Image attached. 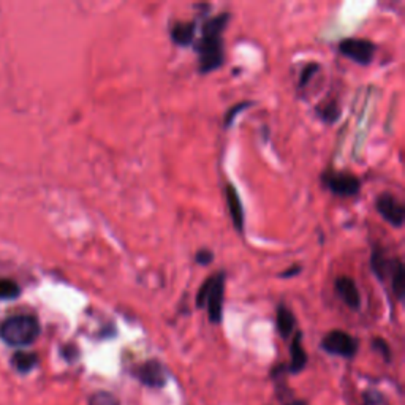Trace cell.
<instances>
[{"label":"cell","mask_w":405,"mask_h":405,"mask_svg":"<svg viewBox=\"0 0 405 405\" xmlns=\"http://www.w3.org/2000/svg\"><path fill=\"white\" fill-rule=\"evenodd\" d=\"M89 405H121V401L110 391H98L89 397Z\"/></svg>","instance_id":"obj_19"},{"label":"cell","mask_w":405,"mask_h":405,"mask_svg":"<svg viewBox=\"0 0 405 405\" xmlns=\"http://www.w3.org/2000/svg\"><path fill=\"white\" fill-rule=\"evenodd\" d=\"M230 14L223 11L219 16L207 19L202 24V35L200 41L195 45V51L198 53V70L201 75H207L211 71L220 68L225 54H223V40L222 34L225 31Z\"/></svg>","instance_id":"obj_1"},{"label":"cell","mask_w":405,"mask_h":405,"mask_svg":"<svg viewBox=\"0 0 405 405\" xmlns=\"http://www.w3.org/2000/svg\"><path fill=\"white\" fill-rule=\"evenodd\" d=\"M307 353L304 350L302 347V332L296 331L294 336L292 339V345H290V364L287 366V372L288 374H299L302 372L304 369L307 366Z\"/></svg>","instance_id":"obj_9"},{"label":"cell","mask_w":405,"mask_h":405,"mask_svg":"<svg viewBox=\"0 0 405 405\" xmlns=\"http://www.w3.org/2000/svg\"><path fill=\"white\" fill-rule=\"evenodd\" d=\"M225 198H227V207L231 217V222H233L235 228L242 233L244 231V209L242 202L240 198V193H237L236 187L227 184L225 185Z\"/></svg>","instance_id":"obj_10"},{"label":"cell","mask_w":405,"mask_h":405,"mask_svg":"<svg viewBox=\"0 0 405 405\" xmlns=\"http://www.w3.org/2000/svg\"><path fill=\"white\" fill-rule=\"evenodd\" d=\"M249 106H252V101H242V103H237V105H235L233 108H231V110H228V113L225 116V127H228L231 122L235 121L237 113L244 111L245 108H249Z\"/></svg>","instance_id":"obj_21"},{"label":"cell","mask_w":405,"mask_h":405,"mask_svg":"<svg viewBox=\"0 0 405 405\" xmlns=\"http://www.w3.org/2000/svg\"><path fill=\"white\" fill-rule=\"evenodd\" d=\"M315 71H318V63H309V65H306V67H304L302 75H301V81H299L301 88L310 81V78H312Z\"/></svg>","instance_id":"obj_23"},{"label":"cell","mask_w":405,"mask_h":405,"mask_svg":"<svg viewBox=\"0 0 405 405\" xmlns=\"http://www.w3.org/2000/svg\"><path fill=\"white\" fill-rule=\"evenodd\" d=\"M223 298H225V274L217 272L200 287L197 307H207L209 322L220 323L223 317Z\"/></svg>","instance_id":"obj_3"},{"label":"cell","mask_w":405,"mask_h":405,"mask_svg":"<svg viewBox=\"0 0 405 405\" xmlns=\"http://www.w3.org/2000/svg\"><path fill=\"white\" fill-rule=\"evenodd\" d=\"M322 349L329 354H334V357L352 359L354 354L358 353V341L353 336H350L349 332L342 329H334L329 331L328 334L323 337Z\"/></svg>","instance_id":"obj_4"},{"label":"cell","mask_w":405,"mask_h":405,"mask_svg":"<svg viewBox=\"0 0 405 405\" xmlns=\"http://www.w3.org/2000/svg\"><path fill=\"white\" fill-rule=\"evenodd\" d=\"M285 405H309V404L304 399H292V401H288Z\"/></svg>","instance_id":"obj_26"},{"label":"cell","mask_w":405,"mask_h":405,"mask_svg":"<svg viewBox=\"0 0 405 405\" xmlns=\"http://www.w3.org/2000/svg\"><path fill=\"white\" fill-rule=\"evenodd\" d=\"M336 292L352 310H358L361 307V294L358 292L357 284H354V280L352 277H347V276L339 277L336 280Z\"/></svg>","instance_id":"obj_11"},{"label":"cell","mask_w":405,"mask_h":405,"mask_svg":"<svg viewBox=\"0 0 405 405\" xmlns=\"http://www.w3.org/2000/svg\"><path fill=\"white\" fill-rule=\"evenodd\" d=\"M195 32H197V24L192 21H185V23L179 21L171 27V40L179 46H190L195 39Z\"/></svg>","instance_id":"obj_12"},{"label":"cell","mask_w":405,"mask_h":405,"mask_svg":"<svg viewBox=\"0 0 405 405\" xmlns=\"http://www.w3.org/2000/svg\"><path fill=\"white\" fill-rule=\"evenodd\" d=\"M381 402V394L375 389H369L364 393V405H379Z\"/></svg>","instance_id":"obj_24"},{"label":"cell","mask_w":405,"mask_h":405,"mask_svg":"<svg viewBox=\"0 0 405 405\" xmlns=\"http://www.w3.org/2000/svg\"><path fill=\"white\" fill-rule=\"evenodd\" d=\"M276 324L277 331L282 339H288L293 332L296 327V318L290 309H287L285 306L277 307V315H276Z\"/></svg>","instance_id":"obj_13"},{"label":"cell","mask_w":405,"mask_h":405,"mask_svg":"<svg viewBox=\"0 0 405 405\" xmlns=\"http://www.w3.org/2000/svg\"><path fill=\"white\" fill-rule=\"evenodd\" d=\"M375 207H377L379 214L393 227L401 228L404 225L405 219V209L402 202L397 200L391 193H381L380 197L375 200Z\"/></svg>","instance_id":"obj_8"},{"label":"cell","mask_w":405,"mask_h":405,"mask_svg":"<svg viewBox=\"0 0 405 405\" xmlns=\"http://www.w3.org/2000/svg\"><path fill=\"white\" fill-rule=\"evenodd\" d=\"M388 274L391 276L393 293L397 296V299L401 301L404 298V292H405V272H404V265L399 258L393 260Z\"/></svg>","instance_id":"obj_14"},{"label":"cell","mask_w":405,"mask_h":405,"mask_svg":"<svg viewBox=\"0 0 405 405\" xmlns=\"http://www.w3.org/2000/svg\"><path fill=\"white\" fill-rule=\"evenodd\" d=\"M132 377L138 380L141 385L149 388H163L166 383L165 366L158 359H148L141 364H136L132 371Z\"/></svg>","instance_id":"obj_5"},{"label":"cell","mask_w":405,"mask_h":405,"mask_svg":"<svg viewBox=\"0 0 405 405\" xmlns=\"http://www.w3.org/2000/svg\"><path fill=\"white\" fill-rule=\"evenodd\" d=\"M39 364V357L35 353L29 352H18L13 357V366L16 367V371L19 372H29Z\"/></svg>","instance_id":"obj_15"},{"label":"cell","mask_w":405,"mask_h":405,"mask_svg":"<svg viewBox=\"0 0 405 405\" xmlns=\"http://www.w3.org/2000/svg\"><path fill=\"white\" fill-rule=\"evenodd\" d=\"M339 53L359 65H369L374 61L375 46L366 39H345L339 45Z\"/></svg>","instance_id":"obj_7"},{"label":"cell","mask_w":405,"mask_h":405,"mask_svg":"<svg viewBox=\"0 0 405 405\" xmlns=\"http://www.w3.org/2000/svg\"><path fill=\"white\" fill-rule=\"evenodd\" d=\"M21 290L16 282L11 279H2L0 280V299H13L19 296Z\"/></svg>","instance_id":"obj_18"},{"label":"cell","mask_w":405,"mask_h":405,"mask_svg":"<svg viewBox=\"0 0 405 405\" xmlns=\"http://www.w3.org/2000/svg\"><path fill=\"white\" fill-rule=\"evenodd\" d=\"M318 114H320V118L328 122V124H334V122L341 118V110H339V105L336 101L328 100L324 101L322 106H318Z\"/></svg>","instance_id":"obj_17"},{"label":"cell","mask_w":405,"mask_h":405,"mask_svg":"<svg viewBox=\"0 0 405 405\" xmlns=\"http://www.w3.org/2000/svg\"><path fill=\"white\" fill-rule=\"evenodd\" d=\"M302 271V267L299 265H294L292 267H288L287 271L284 272H280V277L282 279H288V277H294V276H298V274Z\"/></svg>","instance_id":"obj_25"},{"label":"cell","mask_w":405,"mask_h":405,"mask_svg":"<svg viewBox=\"0 0 405 405\" xmlns=\"http://www.w3.org/2000/svg\"><path fill=\"white\" fill-rule=\"evenodd\" d=\"M391 262L393 260H386L383 257L381 250H375L372 255V270L374 272L377 274L379 280H385L386 274L389 272V267H391Z\"/></svg>","instance_id":"obj_16"},{"label":"cell","mask_w":405,"mask_h":405,"mask_svg":"<svg viewBox=\"0 0 405 405\" xmlns=\"http://www.w3.org/2000/svg\"><path fill=\"white\" fill-rule=\"evenodd\" d=\"M323 184L339 197H354L359 193L361 180L350 173L328 171L322 176Z\"/></svg>","instance_id":"obj_6"},{"label":"cell","mask_w":405,"mask_h":405,"mask_svg":"<svg viewBox=\"0 0 405 405\" xmlns=\"http://www.w3.org/2000/svg\"><path fill=\"white\" fill-rule=\"evenodd\" d=\"M195 262L202 266L211 265L214 262V253L207 249H201L197 252V255H195Z\"/></svg>","instance_id":"obj_22"},{"label":"cell","mask_w":405,"mask_h":405,"mask_svg":"<svg viewBox=\"0 0 405 405\" xmlns=\"http://www.w3.org/2000/svg\"><path fill=\"white\" fill-rule=\"evenodd\" d=\"M41 327L34 315H13L0 324V337L13 347H27L37 341Z\"/></svg>","instance_id":"obj_2"},{"label":"cell","mask_w":405,"mask_h":405,"mask_svg":"<svg viewBox=\"0 0 405 405\" xmlns=\"http://www.w3.org/2000/svg\"><path fill=\"white\" fill-rule=\"evenodd\" d=\"M372 347L375 352H379L381 354L383 359H385V363H389V361H391V349H389V345L385 339L375 337L372 341Z\"/></svg>","instance_id":"obj_20"}]
</instances>
